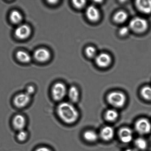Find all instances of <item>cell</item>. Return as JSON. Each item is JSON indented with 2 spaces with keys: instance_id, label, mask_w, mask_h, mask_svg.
Returning a JSON list of instances; mask_svg holds the SVG:
<instances>
[{
  "instance_id": "277c9868",
  "label": "cell",
  "mask_w": 151,
  "mask_h": 151,
  "mask_svg": "<svg viewBox=\"0 0 151 151\" xmlns=\"http://www.w3.org/2000/svg\"><path fill=\"white\" fill-rule=\"evenodd\" d=\"M68 89L64 83L58 82L55 83L52 87L51 94L53 100L56 101H60L67 96Z\"/></svg>"
},
{
  "instance_id": "83f0119b",
  "label": "cell",
  "mask_w": 151,
  "mask_h": 151,
  "mask_svg": "<svg viewBox=\"0 0 151 151\" xmlns=\"http://www.w3.org/2000/svg\"><path fill=\"white\" fill-rule=\"evenodd\" d=\"M35 151H53L49 148L46 146H41L35 149Z\"/></svg>"
},
{
  "instance_id": "7402d4cb",
  "label": "cell",
  "mask_w": 151,
  "mask_h": 151,
  "mask_svg": "<svg viewBox=\"0 0 151 151\" xmlns=\"http://www.w3.org/2000/svg\"><path fill=\"white\" fill-rule=\"evenodd\" d=\"M136 147L140 150H144L147 148L148 145L147 141L142 137H139L134 141Z\"/></svg>"
},
{
  "instance_id": "5b68a950",
  "label": "cell",
  "mask_w": 151,
  "mask_h": 151,
  "mask_svg": "<svg viewBox=\"0 0 151 151\" xmlns=\"http://www.w3.org/2000/svg\"><path fill=\"white\" fill-rule=\"evenodd\" d=\"M31 100V96L25 92L19 93L15 96L13 99V103L16 107L23 109L29 104Z\"/></svg>"
},
{
  "instance_id": "4316f807",
  "label": "cell",
  "mask_w": 151,
  "mask_h": 151,
  "mask_svg": "<svg viewBox=\"0 0 151 151\" xmlns=\"http://www.w3.org/2000/svg\"><path fill=\"white\" fill-rule=\"evenodd\" d=\"M35 92V88L33 86L29 85L26 87L25 92L31 96L33 95Z\"/></svg>"
},
{
  "instance_id": "8992f818",
  "label": "cell",
  "mask_w": 151,
  "mask_h": 151,
  "mask_svg": "<svg viewBox=\"0 0 151 151\" xmlns=\"http://www.w3.org/2000/svg\"><path fill=\"white\" fill-rule=\"evenodd\" d=\"M135 128L138 134L144 135L150 133L151 131V124L146 118H141L136 122Z\"/></svg>"
},
{
  "instance_id": "cb8c5ba5",
  "label": "cell",
  "mask_w": 151,
  "mask_h": 151,
  "mask_svg": "<svg viewBox=\"0 0 151 151\" xmlns=\"http://www.w3.org/2000/svg\"><path fill=\"white\" fill-rule=\"evenodd\" d=\"M28 134L25 129L18 131L17 134V138L19 141L23 142L27 139Z\"/></svg>"
},
{
  "instance_id": "2e32d148",
  "label": "cell",
  "mask_w": 151,
  "mask_h": 151,
  "mask_svg": "<svg viewBox=\"0 0 151 151\" xmlns=\"http://www.w3.org/2000/svg\"><path fill=\"white\" fill-rule=\"evenodd\" d=\"M16 56L17 60L22 63H29L32 60L31 56L29 53L22 50L18 51L16 53Z\"/></svg>"
},
{
  "instance_id": "30bf717a",
  "label": "cell",
  "mask_w": 151,
  "mask_h": 151,
  "mask_svg": "<svg viewBox=\"0 0 151 151\" xmlns=\"http://www.w3.org/2000/svg\"><path fill=\"white\" fill-rule=\"evenodd\" d=\"M26 124V118L20 114L15 115L12 120V125L13 128L18 131L24 129Z\"/></svg>"
},
{
  "instance_id": "44dd1931",
  "label": "cell",
  "mask_w": 151,
  "mask_h": 151,
  "mask_svg": "<svg viewBox=\"0 0 151 151\" xmlns=\"http://www.w3.org/2000/svg\"><path fill=\"white\" fill-rule=\"evenodd\" d=\"M142 97L144 100L151 101V87L146 86L142 88L140 91Z\"/></svg>"
},
{
  "instance_id": "603a6c76",
  "label": "cell",
  "mask_w": 151,
  "mask_h": 151,
  "mask_svg": "<svg viewBox=\"0 0 151 151\" xmlns=\"http://www.w3.org/2000/svg\"><path fill=\"white\" fill-rule=\"evenodd\" d=\"M85 53L87 57L89 58H95L97 56V51L94 47L89 46L85 49Z\"/></svg>"
},
{
  "instance_id": "3957f363",
  "label": "cell",
  "mask_w": 151,
  "mask_h": 151,
  "mask_svg": "<svg viewBox=\"0 0 151 151\" xmlns=\"http://www.w3.org/2000/svg\"><path fill=\"white\" fill-rule=\"evenodd\" d=\"M147 20L141 17H135L131 19L129 23L130 29L136 33H142L145 32L148 28Z\"/></svg>"
},
{
  "instance_id": "6da1fadb",
  "label": "cell",
  "mask_w": 151,
  "mask_h": 151,
  "mask_svg": "<svg viewBox=\"0 0 151 151\" xmlns=\"http://www.w3.org/2000/svg\"><path fill=\"white\" fill-rule=\"evenodd\" d=\"M57 113L60 119L69 125L75 123L79 117L77 109L70 102H62L59 104L57 107Z\"/></svg>"
},
{
  "instance_id": "f546056e",
  "label": "cell",
  "mask_w": 151,
  "mask_h": 151,
  "mask_svg": "<svg viewBox=\"0 0 151 151\" xmlns=\"http://www.w3.org/2000/svg\"><path fill=\"white\" fill-rule=\"evenodd\" d=\"M125 151H137L135 150V149H127V150H126Z\"/></svg>"
},
{
  "instance_id": "d6986e66",
  "label": "cell",
  "mask_w": 151,
  "mask_h": 151,
  "mask_svg": "<svg viewBox=\"0 0 151 151\" xmlns=\"http://www.w3.org/2000/svg\"><path fill=\"white\" fill-rule=\"evenodd\" d=\"M128 18V14L124 11H119L116 12L113 16L114 20L118 23L125 22Z\"/></svg>"
},
{
  "instance_id": "d4e9b609",
  "label": "cell",
  "mask_w": 151,
  "mask_h": 151,
  "mask_svg": "<svg viewBox=\"0 0 151 151\" xmlns=\"http://www.w3.org/2000/svg\"><path fill=\"white\" fill-rule=\"evenodd\" d=\"M72 4L75 8L80 9L85 7L86 4V1H72Z\"/></svg>"
},
{
  "instance_id": "9a60e30c",
  "label": "cell",
  "mask_w": 151,
  "mask_h": 151,
  "mask_svg": "<svg viewBox=\"0 0 151 151\" xmlns=\"http://www.w3.org/2000/svg\"><path fill=\"white\" fill-rule=\"evenodd\" d=\"M100 136L104 141H110L114 136V131L111 127H105L100 131Z\"/></svg>"
},
{
  "instance_id": "ffe728a7",
  "label": "cell",
  "mask_w": 151,
  "mask_h": 151,
  "mask_svg": "<svg viewBox=\"0 0 151 151\" xmlns=\"http://www.w3.org/2000/svg\"><path fill=\"white\" fill-rule=\"evenodd\" d=\"M105 118L108 121L110 122L116 121L119 116V114L114 109H111L108 110L105 114Z\"/></svg>"
},
{
  "instance_id": "52a82bcc",
  "label": "cell",
  "mask_w": 151,
  "mask_h": 151,
  "mask_svg": "<svg viewBox=\"0 0 151 151\" xmlns=\"http://www.w3.org/2000/svg\"><path fill=\"white\" fill-rule=\"evenodd\" d=\"M32 33L30 27L25 24L19 25L15 30L14 35L16 38L21 40L27 39Z\"/></svg>"
},
{
  "instance_id": "8fae6325",
  "label": "cell",
  "mask_w": 151,
  "mask_h": 151,
  "mask_svg": "<svg viewBox=\"0 0 151 151\" xmlns=\"http://www.w3.org/2000/svg\"><path fill=\"white\" fill-rule=\"evenodd\" d=\"M86 16L90 21L97 22L100 17V10L95 6H90L86 10Z\"/></svg>"
},
{
  "instance_id": "484cf974",
  "label": "cell",
  "mask_w": 151,
  "mask_h": 151,
  "mask_svg": "<svg viewBox=\"0 0 151 151\" xmlns=\"http://www.w3.org/2000/svg\"><path fill=\"white\" fill-rule=\"evenodd\" d=\"M130 30V29L129 26H123L119 29V33L122 36H125L128 35Z\"/></svg>"
},
{
  "instance_id": "9c48e42d",
  "label": "cell",
  "mask_w": 151,
  "mask_h": 151,
  "mask_svg": "<svg viewBox=\"0 0 151 151\" xmlns=\"http://www.w3.org/2000/svg\"><path fill=\"white\" fill-rule=\"evenodd\" d=\"M96 64L100 68H105L108 67L112 62V58L108 54L106 53H102L97 54L95 58Z\"/></svg>"
},
{
  "instance_id": "4fadbf2b",
  "label": "cell",
  "mask_w": 151,
  "mask_h": 151,
  "mask_svg": "<svg viewBox=\"0 0 151 151\" xmlns=\"http://www.w3.org/2000/svg\"><path fill=\"white\" fill-rule=\"evenodd\" d=\"M136 7L139 11L145 14L151 13V1H136Z\"/></svg>"
},
{
  "instance_id": "ac0fdd59",
  "label": "cell",
  "mask_w": 151,
  "mask_h": 151,
  "mask_svg": "<svg viewBox=\"0 0 151 151\" xmlns=\"http://www.w3.org/2000/svg\"><path fill=\"white\" fill-rule=\"evenodd\" d=\"M83 137L87 141L94 142L98 139V135L95 132L92 130L85 131L83 134Z\"/></svg>"
},
{
  "instance_id": "7c38bea8",
  "label": "cell",
  "mask_w": 151,
  "mask_h": 151,
  "mask_svg": "<svg viewBox=\"0 0 151 151\" xmlns=\"http://www.w3.org/2000/svg\"><path fill=\"white\" fill-rule=\"evenodd\" d=\"M119 135L121 141L124 143H129L133 140L132 131L131 129L127 127L122 128L120 130Z\"/></svg>"
},
{
  "instance_id": "f1b7e54d",
  "label": "cell",
  "mask_w": 151,
  "mask_h": 151,
  "mask_svg": "<svg viewBox=\"0 0 151 151\" xmlns=\"http://www.w3.org/2000/svg\"><path fill=\"white\" fill-rule=\"evenodd\" d=\"M58 1H48V2L49 4H52V5H54V4H57V2H58Z\"/></svg>"
},
{
  "instance_id": "e0dca14e",
  "label": "cell",
  "mask_w": 151,
  "mask_h": 151,
  "mask_svg": "<svg viewBox=\"0 0 151 151\" xmlns=\"http://www.w3.org/2000/svg\"><path fill=\"white\" fill-rule=\"evenodd\" d=\"M23 17L20 12L14 10L12 11L10 14V19L14 24H19L23 20Z\"/></svg>"
},
{
  "instance_id": "5bb4252c",
  "label": "cell",
  "mask_w": 151,
  "mask_h": 151,
  "mask_svg": "<svg viewBox=\"0 0 151 151\" xmlns=\"http://www.w3.org/2000/svg\"><path fill=\"white\" fill-rule=\"evenodd\" d=\"M69 102L72 104L77 103L79 99V91L75 86H72L68 89L67 94Z\"/></svg>"
},
{
  "instance_id": "ba28073f",
  "label": "cell",
  "mask_w": 151,
  "mask_h": 151,
  "mask_svg": "<svg viewBox=\"0 0 151 151\" xmlns=\"http://www.w3.org/2000/svg\"><path fill=\"white\" fill-rule=\"evenodd\" d=\"M33 57L37 61L40 63H45L50 60L51 53L47 49L40 48L35 51Z\"/></svg>"
},
{
  "instance_id": "7a4b0ae2",
  "label": "cell",
  "mask_w": 151,
  "mask_h": 151,
  "mask_svg": "<svg viewBox=\"0 0 151 151\" xmlns=\"http://www.w3.org/2000/svg\"><path fill=\"white\" fill-rule=\"evenodd\" d=\"M108 103L114 107L121 108L125 105L126 97L124 93L120 91H113L109 93L107 97Z\"/></svg>"
}]
</instances>
